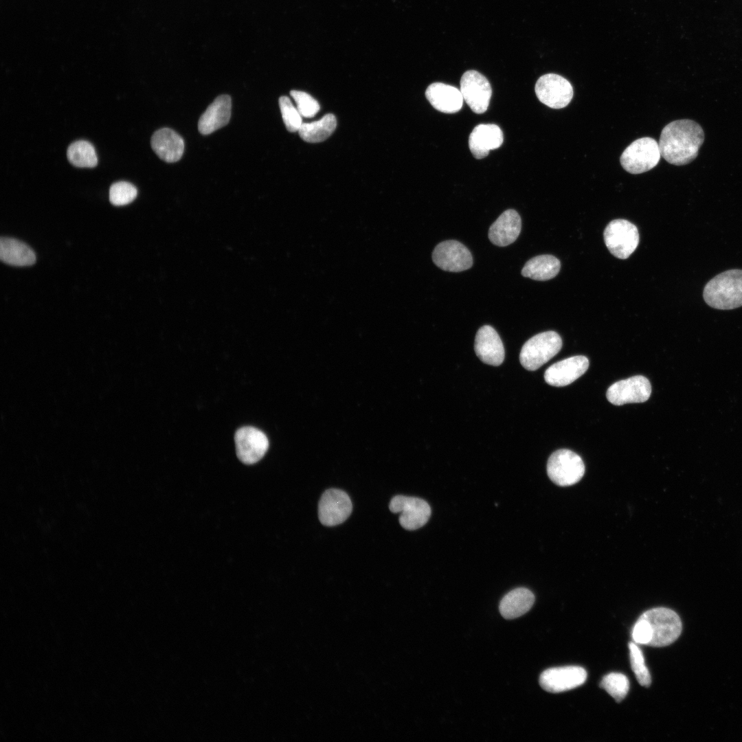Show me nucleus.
<instances>
[{"instance_id":"obj_1","label":"nucleus","mask_w":742,"mask_h":742,"mask_svg":"<svg viewBox=\"0 0 742 742\" xmlns=\"http://www.w3.org/2000/svg\"><path fill=\"white\" fill-rule=\"evenodd\" d=\"M704 141V132L696 122L683 119L666 125L660 134L659 147L662 157L669 164L684 166L698 155Z\"/></svg>"},{"instance_id":"obj_2","label":"nucleus","mask_w":742,"mask_h":742,"mask_svg":"<svg viewBox=\"0 0 742 742\" xmlns=\"http://www.w3.org/2000/svg\"><path fill=\"white\" fill-rule=\"evenodd\" d=\"M704 300L710 306L730 310L742 306V269L722 272L706 284Z\"/></svg>"},{"instance_id":"obj_3","label":"nucleus","mask_w":742,"mask_h":742,"mask_svg":"<svg viewBox=\"0 0 742 742\" xmlns=\"http://www.w3.org/2000/svg\"><path fill=\"white\" fill-rule=\"evenodd\" d=\"M640 617L649 624L651 640L649 646L662 647L675 642L682 633V623L678 614L666 607H657L643 613Z\"/></svg>"},{"instance_id":"obj_4","label":"nucleus","mask_w":742,"mask_h":742,"mask_svg":"<svg viewBox=\"0 0 742 742\" xmlns=\"http://www.w3.org/2000/svg\"><path fill=\"white\" fill-rule=\"evenodd\" d=\"M561 347L562 339L555 331L539 333L522 346L519 355L520 363L528 370H536L555 356Z\"/></svg>"},{"instance_id":"obj_5","label":"nucleus","mask_w":742,"mask_h":742,"mask_svg":"<svg viewBox=\"0 0 742 742\" xmlns=\"http://www.w3.org/2000/svg\"><path fill=\"white\" fill-rule=\"evenodd\" d=\"M658 143L652 137L639 138L622 152L620 161L622 167L631 174H640L653 168L660 161Z\"/></svg>"},{"instance_id":"obj_6","label":"nucleus","mask_w":742,"mask_h":742,"mask_svg":"<svg viewBox=\"0 0 742 742\" xmlns=\"http://www.w3.org/2000/svg\"><path fill=\"white\" fill-rule=\"evenodd\" d=\"M585 473L581 458L571 450L562 449L553 452L547 463L549 478L561 486L573 485L581 480Z\"/></svg>"},{"instance_id":"obj_7","label":"nucleus","mask_w":742,"mask_h":742,"mask_svg":"<svg viewBox=\"0 0 742 742\" xmlns=\"http://www.w3.org/2000/svg\"><path fill=\"white\" fill-rule=\"evenodd\" d=\"M604 240L611 254L618 258L626 259L638 245V230L627 220H613L605 229Z\"/></svg>"},{"instance_id":"obj_8","label":"nucleus","mask_w":742,"mask_h":742,"mask_svg":"<svg viewBox=\"0 0 742 742\" xmlns=\"http://www.w3.org/2000/svg\"><path fill=\"white\" fill-rule=\"evenodd\" d=\"M535 91L541 102L556 109L567 106L573 97V88L570 82L556 74L541 76L535 84Z\"/></svg>"},{"instance_id":"obj_9","label":"nucleus","mask_w":742,"mask_h":742,"mask_svg":"<svg viewBox=\"0 0 742 742\" xmlns=\"http://www.w3.org/2000/svg\"><path fill=\"white\" fill-rule=\"evenodd\" d=\"M389 508L394 513H401L399 523L408 530L421 528L431 515V508L428 503L414 497L396 495L391 499Z\"/></svg>"},{"instance_id":"obj_10","label":"nucleus","mask_w":742,"mask_h":742,"mask_svg":"<svg viewBox=\"0 0 742 742\" xmlns=\"http://www.w3.org/2000/svg\"><path fill=\"white\" fill-rule=\"evenodd\" d=\"M651 394V385L649 379L637 375L613 383L607 389L606 396L613 405H622L645 402Z\"/></svg>"},{"instance_id":"obj_11","label":"nucleus","mask_w":742,"mask_h":742,"mask_svg":"<svg viewBox=\"0 0 742 742\" xmlns=\"http://www.w3.org/2000/svg\"><path fill=\"white\" fill-rule=\"evenodd\" d=\"M460 90L464 100L474 113L481 114L487 110L492 89L482 74L475 70L464 72L460 80Z\"/></svg>"},{"instance_id":"obj_12","label":"nucleus","mask_w":742,"mask_h":742,"mask_svg":"<svg viewBox=\"0 0 742 742\" xmlns=\"http://www.w3.org/2000/svg\"><path fill=\"white\" fill-rule=\"evenodd\" d=\"M352 509L351 500L346 492L337 488L328 489L319 502V519L324 526H336L348 519Z\"/></svg>"},{"instance_id":"obj_13","label":"nucleus","mask_w":742,"mask_h":742,"mask_svg":"<svg viewBox=\"0 0 742 742\" xmlns=\"http://www.w3.org/2000/svg\"><path fill=\"white\" fill-rule=\"evenodd\" d=\"M434 264L446 271L460 272L471 267L470 251L461 243L450 240L439 243L432 253Z\"/></svg>"},{"instance_id":"obj_14","label":"nucleus","mask_w":742,"mask_h":742,"mask_svg":"<svg viewBox=\"0 0 742 742\" xmlns=\"http://www.w3.org/2000/svg\"><path fill=\"white\" fill-rule=\"evenodd\" d=\"M234 440L238 458L247 464L258 462L269 448L266 435L253 427L238 429L235 434Z\"/></svg>"},{"instance_id":"obj_15","label":"nucleus","mask_w":742,"mask_h":742,"mask_svg":"<svg viewBox=\"0 0 742 742\" xmlns=\"http://www.w3.org/2000/svg\"><path fill=\"white\" fill-rule=\"evenodd\" d=\"M586 679L587 672L581 666L554 667L541 674L539 684L543 690L557 693L575 688L582 685Z\"/></svg>"},{"instance_id":"obj_16","label":"nucleus","mask_w":742,"mask_h":742,"mask_svg":"<svg viewBox=\"0 0 742 742\" xmlns=\"http://www.w3.org/2000/svg\"><path fill=\"white\" fill-rule=\"evenodd\" d=\"M588 367L589 360L586 357H571L550 366L544 372V379L552 386H565L581 376Z\"/></svg>"},{"instance_id":"obj_17","label":"nucleus","mask_w":742,"mask_h":742,"mask_svg":"<svg viewBox=\"0 0 742 742\" xmlns=\"http://www.w3.org/2000/svg\"><path fill=\"white\" fill-rule=\"evenodd\" d=\"M474 349L484 363L497 366L502 363L505 352L503 343L497 331L491 326H482L477 332Z\"/></svg>"},{"instance_id":"obj_18","label":"nucleus","mask_w":742,"mask_h":742,"mask_svg":"<svg viewBox=\"0 0 742 742\" xmlns=\"http://www.w3.org/2000/svg\"><path fill=\"white\" fill-rule=\"evenodd\" d=\"M503 141V133L497 125L482 124L471 133L469 146L474 157L480 159L486 157L490 150L500 147Z\"/></svg>"},{"instance_id":"obj_19","label":"nucleus","mask_w":742,"mask_h":742,"mask_svg":"<svg viewBox=\"0 0 742 742\" xmlns=\"http://www.w3.org/2000/svg\"><path fill=\"white\" fill-rule=\"evenodd\" d=\"M521 228L519 214L514 210L504 211L491 225L488 238L499 247H505L514 243L518 238Z\"/></svg>"},{"instance_id":"obj_20","label":"nucleus","mask_w":742,"mask_h":742,"mask_svg":"<svg viewBox=\"0 0 742 742\" xmlns=\"http://www.w3.org/2000/svg\"><path fill=\"white\" fill-rule=\"evenodd\" d=\"M231 109L230 96H218L200 117L198 123L199 132L203 135H208L226 126L230 120Z\"/></svg>"},{"instance_id":"obj_21","label":"nucleus","mask_w":742,"mask_h":742,"mask_svg":"<svg viewBox=\"0 0 742 742\" xmlns=\"http://www.w3.org/2000/svg\"><path fill=\"white\" fill-rule=\"evenodd\" d=\"M425 96L434 108L445 113L459 111L464 100L460 89L442 82L431 84L426 89Z\"/></svg>"},{"instance_id":"obj_22","label":"nucleus","mask_w":742,"mask_h":742,"mask_svg":"<svg viewBox=\"0 0 742 742\" xmlns=\"http://www.w3.org/2000/svg\"><path fill=\"white\" fill-rule=\"evenodd\" d=\"M151 147L157 155L168 163L179 161L184 150L182 137L175 131L163 128L155 131L150 140Z\"/></svg>"},{"instance_id":"obj_23","label":"nucleus","mask_w":742,"mask_h":742,"mask_svg":"<svg viewBox=\"0 0 742 742\" xmlns=\"http://www.w3.org/2000/svg\"><path fill=\"white\" fill-rule=\"evenodd\" d=\"M535 596L528 589L519 587L506 594L499 603V612L506 619L518 618L532 607Z\"/></svg>"},{"instance_id":"obj_24","label":"nucleus","mask_w":742,"mask_h":742,"mask_svg":"<svg viewBox=\"0 0 742 742\" xmlns=\"http://www.w3.org/2000/svg\"><path fill=\"white\" fill-rule=\"evenodd\" d=\"M0 258L6 264L17 267L30 266L36 262V255L30 247L8 237L1 238Z\"/></svg>"},{"instance_id":"obj_25","label":"nucleus","mask_w":742,"mask_h":742,"mask_svg":"<svg viewBox=\"0 0 742 742\" xmlns=\"http://www.w3.org/2000/svg\"><path fill=\"white\" fill-rule=\"evenodd\" d=\"M561 262L552 255H540L530 259L524 266L521 274L524 277L539 281L554 278L559 272Z\"/></svg>"},{"instance_id":"obj_26","label":"nucleus","mask_w":742,"mask_h":742,"mask_svg":"<svg viewBox=\"0 0 742 742\" xmlns=\"http://www.w3.org/2000/svg\"><path fill=\"white\" fill-rule=\"evenodd\" d=\"M337 126L336 117L333 114H326L319 120L302 123L298 133L305 142L317 143L326 140L334 132Z\"/></svg>"},{"instance_id":"obj_27","label":"nucleus","mask_w":742,"mask_h":742,"mask_svg":"<svg viewBox=\"0 0 742 742\" xmlns=\"http://www.w3.org/2000/svg\"><path fill=\"white\" fill-rule=\"evenodd\" d=\"M67 156L69 162L78 168H93L98 164L93 146L85 140L71 143L67 148Z\"/></svg>"},{"instance_id":"obj_28","label":"nucleus","mask_w":742,"mask_h":742,"mask_svg":"<svg viewBox=\"0 0 742 742\" xmlns=\"http://www.w3.org/2000/svg\"><path fill=\"white\" fill-rule=\"evenodd\" d=\"M600 687L605 689L616 701H621L627 695L629 689L628 678L620 673H611L605 675Z\"/></svg>"},{"instance_id":"obj_29","label":"nucleus","mask_w":742,"mask_h":742,"mask_svg":"<svg viewBox=\"0 0 742 742\" xmlns=\"http://www.w3.org/2000/svg\"><path fill=\"white\" fill-rule=\"evenodd\" d=\"M629 649L631 668L638 682L642 686H649L651 677L646 666L642 651L635 642H629Z\"/></svg>"},{"instance_id":"obj_30","label":"nucleus","mask_w":742,"mask_h":742,"mask_svg":"<svg viewBox=\"0 0 742 742\" xmlns=\"http://www.w3.org/2000/svg\"><path fill=\"white\" fill-rule=\"evenodd\" d=\"M135 186L127 181L113 183L109 189V200L116 206L124 205L132 202L137 196Z\"/></svg>"},{"instance_id":"obj_31","label":"nucleus","mask_w":742,"mask_h":742,"mask_svg":"<svg viewBox=\"0 0 742 742\" xmlns=\"http://www.w3.org/2000/svg\"><path fill=\"white\" fill-rule=\"evenodd\" d=\"M279 106L286 129L289 132L298 131L303 123L302 115L297 109L294 106L289 98L281 96L279 98Z\"/></svg>"},{"instance_id":"obj_32","label":"nucleus","mask_w":742,"mask_h":742,"mask_svg":"<svg viewBox=\"0 0 742 742\" xmlns=\"http://www.w3.org/2000/svg\"><path fill=\"white\" fill-rule=\"evenodd\" d=\"M290 94L302 117H312L319 111L320 106L318 102L310 94L297 90L291 91Z\"/></svg>"},{"instance_id":"obj_33","label":"nucleus","mask_w":742,"mask_h":742,"mask_svg":"<svg viewBox=\"0 0 742 742\" xmlns=\"http://www.w3.org/2000/svg\"><path fill=\"white\" fill-rule=\"evenodd\" d=\"M631 636L633 642L649 645L651 640V630L648 622L641 617L637 620L632 629Z\"/></svg>"}]
</instances>
